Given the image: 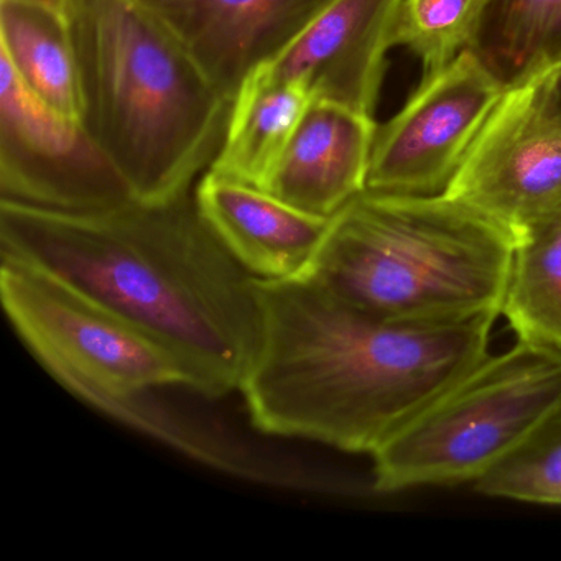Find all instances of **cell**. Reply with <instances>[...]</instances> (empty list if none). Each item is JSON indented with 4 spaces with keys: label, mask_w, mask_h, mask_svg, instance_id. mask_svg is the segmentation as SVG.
<instances>
[{
    "label": "cell",
    "mask_w": 561,
    "mask_h": 561,
    "mask_svg": "<svg viewBox=\"0 0 561 561\" xmlns=\"http://www.w3.org/2000/svg\"><path fill=\"white\" fill-rule=\"evenodd\" d=\"M0 57L35 96L81 121L80 80L67 15L0 0Z\"/></svg>",
    "instance_id": "9a60e30c"
},
{
    "label": "cell",
    "mask_w": 561,
    "mask_h": 561,
    "mask_svg": "<svg viewBox=\"0 0 561 561\" xmlns=\"http://www.w3.org/2000/svg\"><path fill=\"white\" fill-rule=\"evenodd\" d=\"M311 101L300 83L264 70L249 75L232 101L225 142L209 170L262 188Z\"/></svg>",
    "instance_id": "5bb4252c"
},
{
    "label": "cell",
    "mask_w": 561,
    "mask_h": 561,
    "mask_svg": "<svg viewBox=\"0 0 561 561\" xmlns=\"http://www.w3.org/2000/svg\"><path fill=\"white\" fill-rule=\"evenodd\" d=\"M541 78H543L545 93H547L548 101L557 111L558 116L561 117V61H558L548 70L541 71Z\"/></svg>",
    "instance_id": "ffe728a7"
},
{
    "label": "cell",
    "mask_w": 561,
    "mask_h": 561,
    "mask_svg": "<svg viewBox=\"0 0 561 561\" xmlns=\"http://www.w3.org/2000/svg\"><path fill=\"white\" fill-rule=\"evenodd\" d=\"M482 0H403L393 45L412 50L425 75L455 60L471 42Z\"/></svg>",
    "instance_id": "d6986e66"
},
{
    "label": "cell",
    "mask_w": 561,
    "mask_h": 561,
    "mask_svg": "<svg viewBox=\"0 0 561 561\" xmlns=\"http://www.w3.org/2000/svg\"><path fill=\"white\" fill-rule=\"evenodd\" d=\"M0 255L57 278L169 347L208 399L241 389L261 330L255 277L196 205L68 213L0 202Z\"/></svg>",
    "instance_id": "6da1fadb"
},
{
    "label": "cell",
    "mask_w": 561,
    "mask_h": 561,
    "mask_svg": "<svg viewBox=\"0 0 561 561\" xmlns=\"http://www.w3.org/2000/svg\"><path fill=\"white\" fill-rule=\"evenodd\" d=\"M377 124L351 107L313 100L262 190L321 218L366 192Z\"/></svg>",
    "instance_id": "4fadbf2b"
},
{
    "label": "cell",
    "mask_w": 561,
    "mask_h": 561,
    "mask_svg": "<svg viewBox=\"0 0 561 561\" xmlns=\"http://www.w3.org/2000/svg\"><path fill=\"white\" fill-rule=\"evenodd\" d=\"M501 314L518 341L561 353V215L515 239Z\"/></svg>",
    "instance_id": "e0dca14e"
},
{
    "label": "cell",
    "mask_w": 561,
    "mask_h": 561,
    "mask_svg": "<svg viewBox=\"0 0 561 561\" xmlns=\"http://www.w3.org/2000/svg\"><path fill=\"white\" fill-rule=\"evenodd\" d=\"M234 101L249 75L274 60L331 0H140Z\"/></svg>",
    "instance_id": "8fae6325"
},
{
    "label": "cell",
    "mask_w": 561,
    "mask_h": 561,
    "mask_svg": "<svg viewBox=\"0 0 561 561\" xmlns=\"http://www.w3.org/2000/svg\"><path fill=\"white\" fill-rule=\"evenodd\" d=\"M403 0H331L274 60L262 65L280 80L374 117Z\"/></svg>",
    "instance_id": "30bf717a"
},
{
    "label": "cell",
    "mask_w": 561,
    "mask_h": 561,
    "mask_svg": "<svg viewBox=\"0 0 561 561\" xmlns=\"http://www.w3.org/2000/svg\"><path fill=\"white\" fill-rule=\"evenodd\" d=\"M203 218L255 278L278 280L313 264L331 218L301 211L259 186L208 170L195 186Z\"/></svg>",
    "instance_id": "7c38bea8"
},
{
    "label": "cell",
    "mask_w": 561,
    "mask_h": 561,
    "mask_svg": "<svg viewBox=\"0 0 561 561\" xmlns=\"http://www.w3.org/2000/svg\"><path fill=\"white\" fill-rule=\"evenodd\" d=\"M81 123L136 202L195 190L225 142L232 101L140 0H68Z\"/></svg>",
    "instance_id": "3957f363"
},
{
    "label": "cell",
    "mask_w": 561,
    "mask_h": 561,
    "mask_svg": "<svg viewBox=\"0 0 561 561\" xmlns=\"http://www.w3.org/2000/svg\"><path fill=\"white\" fill-rule=\"evenodd\" d=\"M259 343L241 392L267 435L373 455L489 356L499 314L380 320L311 275L255 278Z\"/></svg>",
    "instance_id": "7a4b0ae2"
},
{
    "label": "cell",
    "mask_w": 561,
    "mask_h": 561,
    "mask_svg": "<svg viewBox=\"0 0 561 561\" xmlns=\"http://www.w3.org/2000/svg\"><path fill=\"white\" fill-rule=\"evenodd\" d=\"M468 50L504 84L561 61V0H482Z\"/></svg>",
    "instance_id": "2e32d148"
},
{
    "label": "cell",
    "mask_w": 561,
    "mask_h": 561,
    "mask_svg": "<svg viewBox=\"0 0 561 561\" xmlns=\"http://www.w3.org/2000/svg\"><path fill=\"white\" fill-rule=\"evenodd\" d=\"M445 195L515 239L561 215V117L541 73L505 90Z\"/></svg>",
    "instance_id": "52a82bcc"
},
{
    "label": "cell",
    "mask_w": 561,
    "mask_h": 561,
    "mask_svg": "<svg viewBox=\"0 0 561 561\" xmlns=\"http://www.w3.org/2000/svg\"><path fill=\"white\" fill-rule=\"evenodd\" d=\"M561 402V353L517 341L436 397L374 451V488L478 481Z\"/></svg>",
    "instance_id": "8992f818"
},
{
    "label": "cell",
    "mask_w": 561,
    "mask_h": 561,
    "mask_svg": "<svg viewBox=\"0 0 561 561\" xmlns=\"http://www.w3.org/2000/svg\"><path fill=\"white\" fill-rule=\"evenodd\" d=\"M133 199L83 123L35 96L0 57V202L88 213Z\"/></svg>",
    "instance_id": "ba28073f"
},
{
    "label": "cell",
    "mask_w": 561,
    "mask_h": 561,
    "mask_svg": "<svg viewBox=\"0 0 561 561\" xmlns=\"http://www.w3.org/2000/svg\"><path fill=\"white\" fill-rule=\"evenodd\" d=\"M507 88L465 48L377 126L367 192L445 195L469 147Z\"/></svg>",
    "instance_id": "9c48e42d"
},
{
    "label": "cell",
    "mask_w": 561,
    "mask_h": 561,
    "mask_svg": "<svg viewBox=\"0 0 561 561\" xmlns=\"http://www.w3.org/2000/svg\"><path fill=\"white\" fill-rule=\"evenodd\" d=\"M515 238L446 195L364 192L331 218L305 274L380 320L501 314Z\"/></svg>",
    "instance_id": "277c9868"
},
{
    "label": "cell",
    "mask_w": 561,
    "mask_h": 561,
    "mask_svg": "<svg viewBox=\"0 0 561 561\" xmlns=\"http://www.w3.org/2000/svg\"><path fill=\"white\" fill-rule=\"evenodd\" d=\"M474 485L491 497L561 505V402Z\"/></svg>",
    "instance_id": "ac0fdd59"
},
{
    "label": "cell",
    "mask_w": 561,
    "mask_h": 561,
    "mask_svg": "<svg viewBox=\"0 0 561 561\" xmlns=\"http://www.w3.org/2000/svg\"><path fill=\"white\" fill-rule=\"evenodd\" d=\"M9 2L41 5V8L50 9V11L58 12V14L67 15L68 0H9Z\"/></svg>",
    "instance_id": "44dd1931"
},
{
    "label": "cell",
    "mask_w": 561,
    "mask_h": 561,
    "mask_svg": "<svg viewBox=\"0 0 561 561\" xmlns=\"http://www.w3.org/2000/svg\"><path fill=\"white\" fill-rule=\"evenodd\" d=\"M0 295L15 333L78 399L198 458L205 438L153 403V390L195 392L185 364L113 311L57 278L2 259Z\"/></svg>",
    "instance_id": "5b68a950"
}]
</instances>
